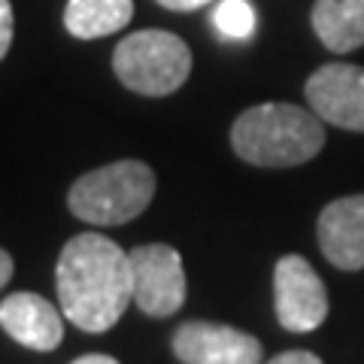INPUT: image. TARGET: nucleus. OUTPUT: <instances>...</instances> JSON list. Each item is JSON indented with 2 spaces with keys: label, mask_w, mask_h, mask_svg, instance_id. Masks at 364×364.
I'll list each match as a JSON object with an SVG mask.
<instances>
[{
  "label": "nucleus",
  "mask_w": 364,
  "mask_h": 364,
  "mask_svg": "<svg viewBox=\"0 0 364 364\" xmlns=\"http://www.w3.org/2000/svg\"><path fill=\"white\" fill-rule=\"evenodd\" d=\"M173 352L182 364H261V343L219 322H186L173 334Z\"/></svg>",
  "instance_id": "8"
},
{
  "label": "nucleus",
  "mask_w": 364,
  "mask_h": 364,
  "mask_svg": "<svg viewBox=\"0 0 364 364\" xmlns=\"http://www.w3.org/2000/svg\"><path fill=\"white\" fill-rule=\"evenodd\" d=\"M267 364H322V358L304 349H291V352H279L277 358H270Z\"/></svg>",
  "instance_id": "15"
},
{
  "label": "nucleus",
  "mask_w": 364,
  "mask_h": 364,
  "mask_svg": "<svg viewBox=\"0 0 364 364\" xmlns=\"http://www.w3.org/2000/svg\"><path fill=\"white\" fill-rule=\"evenodd\" d=\"M164 9H173V13H195V9L213 4V0H158Z\"/></svg>",
  "instance_id": "16"
},
{
  "label": "nucleus",
  "mask_w": 364,
  "mask_h": 364,
  "mask_svg": "<svg viewBox=\"0 0 364 364\" xmlns=\"http://www.w3.org/2000/svg\"><path fill=\"white\" fill-rule=\"evenodd\" d=\"M231 146L246 164L298 167L322 152L325 128L313 109L294 104H258L237 116Z\"/></svg>",
  "instance_id": "2"
},
{
  "label": "nucleus",
  "mask_w": 364,
  "mask_h": 364,
  "mask_svg": "<svg viewBox=\"0 0 364 364\" xmlns=\"http://www.w3.org/2000/svg\"><path fill=\"white\" fill-rule=\"evenodd\" d=\"M70 364H119L112 355H100V352H91V355H82V358H76Z\"/></svg>",
  "instance_id": "18"
},
{
  "label": "nucleus",
  "mask_w": 364,
  "mask_h": 364,
  "mask_svg": "<svg viewBox=\"0 0 364 364\" xmlns=\"http://www.w3.org/2000/svg\"><path fill=\"white\" fill-rule=\"evenodd\" d=\"M318 249L340 270L364 267V195L337 198L318 215Z\"/></svg>",
  "instance_id": "9"
},
{
  "label": "nucleus",
  "mask_w": 364,
  "mask_h": 364,
  "mask_svg": "<svg viewBox=\"0 0 364 364\" xmlns=\"http://www.w3.org/2000/svg\"><path fill=\"white\" fill-rule=\"evenodd\" d=\"M112 70L124 88L143 97H164L186 85L191 73V49L170 31L146 28L128 33L112 52Z\"/></svg>",
  "instance_id": "4"
},
{
  "label": "nucleus",
  "mask_w": 364,
  "mask_h": 364,
  "mask_svg": "<svg viewBox=\"0 0 364 364\" xmlns=\"http://www.w3.org/2000/svg\"><path fill=\"white\" fill-rule=\"evenodd\" d=\"M213 25L225 40H249L255 33L258 16L249 0H219L213 9Z\"/></svg>",
  "instance_id": "13"
},
{
  "label": "nucleus",
  "mask_w": 364,
  "mask_h": 364,
  "mask_svg": "<svg viewBox=\"0 0 364 364\" xmlns=\"http://www.w3.org/2000/svg\"><path fill=\"white\" fill-rule=\"evenodd\" d=\"M313 31L331 52H355L364 46V0H316Z\"/></svg>",
  "instance_id": "11"
},
{
  "label": "nucleus",
  "mask_w": 364,
  "mask_h": 364,
  "mask_svg": "<svg viewBox=\"0 0 364 364\" xmlns=\"http://www.w3.org/2000/svg\"><path fill=\"white\" fill-rule=\"evenodd\" d=\"M0 328L16 343L37 352H52L64 340L61 313L33 291H13L0 301Z\"/></svg>",
  "instance_id": "10"
},
{
  "label": "nucleus",
  "mask_w": 364,
  "mask_h": 364,
  "mask_svg": "<svg viewBox=\"0 0 364 364\" xmlns=\"http://www.w3.org/2000/svg\"><path fill=\"white\" fill-rule=\"evenodd\" d=\"M131 255V277H134V304L146 316L164 318L173 316L186 304V267L173 246L167 243H146L136 246Z\"/></svg>",
  "instance_id": "5"
},
{
  "label": "nucleus",
  "mask_w": 364,
  "mask_h": 364,
  "mask_svg": "<svg viewBox=\"0 0 364 364\" xmlns=\"http://www.w3.org/2000/svg\"><path fill=\"white\" fill-rule=\"evenodd\" d=\"M13 33H16L13 4H9V0H0V61L6 58L9 46H13Z\"/></svg>",
  "instance_id": "14"
},
{
  "label": "nucleus",
  "mask_w": 364,
  "mask_h": 364,
  "mask_svg": "<svg viewBox=\"0 0 364 364\" xmlns=\"http://www.w3.org/2000/svg\"><path fill=\"white\" fill-rule=\"evenodd\" d=\"M9 279H13V258H9V252L0 246V289H4Z\"/></svg>",
  "instance_id": "17"
},
{
  "label": "nucleus",
  "mask_w": 364,
  "mask_h": 364,
  "mask_svg": "<svg viewBox=\"0 0 364 364\" xmlns=\"http://www.w3.org/2000/svg\"><path fill=\"white\" fill-rule=\"evenodd\" d=\"M134 18V0H67L64 28L76 40H100Z\"/></svg>",
  "instance_id": "12"
},
{
  "label": "nucleus",
  "mask_w": 364,
  "mask_h": 364,
  "mask_svg": "<svg viewBox=\"0 0 364 364\" xmlns=\"http://www.w3.org/2000/svg\"><path fill=\"white\" fill-rule=\"evenodd\" d=\"M55 289L67 322L88 334H104L134 301L131 255L104 234H76L61 249Z\"/></svg>",
  "instance_id": "1"
},
{
  "label": "nucleus",
  "mask_w": 364,
  "mask_h": 364,
  "mask_svg": "<svg viewBox=\"0 0 364 364\" xmlns=\"http://www.w3.org/2000/svg\"><path fill=\"white\" fill-rule=\"evenodd\" d=\"M155 198V173L143 161H116L79 176L67 191V207L88 225H124Z\"/></svg>",
  "instance_id": "3"
},
{
  "label": "nucleus",
  "mask_w": 364,
  "mask_h": 364,
  "mask_svg": "<svg viewBox=\"0 0 364 364\" xmlns=\"http://www.w3.org/2000/svg\"><path fill=\"white\" fill-rule=\"evenodd\" d=\"M273 301H277L279 325L291 334L316 331L328 316V291L310 261L286 255L273 270Z\"/></svg>",
  "instance_id": "6"
},
{
  "label": "nucleus",
  "mask_w": 364,
  "mask_h": 364,
  "mask_svg": "<svg viewBox=\"0 0 364 364\" xmlns=\"http://www.w3.org/2000/svg\"><path fill=\"white\" fill-rule=\"evenodd\" d=\"M304 95L322 122L364 134V67L343 61L318 67L306 79Z\"/></svg>",
  "instance_id": "7"
}]
</instances>
